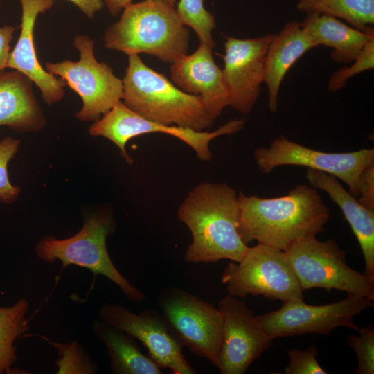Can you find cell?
<instances>
[{
    "label": "cell",
    "instance_id": "cell-1",
    "mask_svg": "<svg viewBox=\"0 0 374 374\" xmlns=\"http://www.w3.org/2000/svg\"><path fill=\"white\" fill-rule=\"evenodd\" d=\"M239 233L248 245L253 241L285 251L292 242L324 231L330 209L318 190L298 184L285 195L262 198L238 193Z\"/></svg>",
    "mask_w": 374,
    "mask_h": 374
},
{
    "label": "cell",
    "instance_id": "cell-2",
    "mask_svg": "<svg viewBox=\"0 0 374 374\" xmlns=\"http://www.w3.org/2000/svg\"><path fill=\"white\" fill-rule=\"evenodd\" d=\"M177 216L192 235L185 253L187 262H238L249 247L239 233L238 193L226 183L197 185L180 204Z\"/></svg>",
    "mask_w": 374,
    "mask_h": 374
},
{
    "label": "cell",
    "instance_id": "cell-3",
    "mask_svg": "<svg viewBox=\"0 0 374 374\" xmlns=\"http://www.w3.org/2000/svg\"><path fill=\"white\" fill-rule=\"evenodd\" d=\"M189 38L175 6L148 0L127 5L103 36L107 49L146 53L170 64L186 54Z\"/></svg>",
    "mask_w": 374,
    "mask_h": 374
},
{
    "label": "cell",
    "instance_id": "cell-4",
    "mask_svg": "<svg viewBox=\"0 0 374 374\" xmlns=\"http://www.w3.org/2000/svg\"><path fill=\"white\" fill-rule=\"evenodd\" d=\"M122 81L123 103L145 118L197 132L206 131L214 122L199 97L177 87L148 66L139 55H128Z\"/></svg>",
    "mask_w": 374,
    "mask_h": 374
},
{
    "label": "cell",
    "instance_id": "cell-5",
    "mask_svg": "<svg viewBox=\"0 0 374 374\" xmlns=\"http://www.w3.org/2000/svg\"><path fill=\"white\" fill-rule=\"evenodd\" d=\"M114 229V220L109 215H90L72 237L62 240L53 236L43 238L36 245V256L46 262L58 260L63 267L76 265L94 275H103L116 284L129 300L141 302L145 294L121 274L107 251V237Z\"/></svg>",
    "mask_w": 374,
    "mask_h": 374
},
{
    "label": "cell",
    "instance_id": "cell-6",
    "mask_svg": "<svg viewBox=\"0 0 374 374\" xmlns=\"http://www.w3.org/2000/svg\"><path fill=\"white\" fill-rule=\"evenodd\" d=\"M284 251L303 290H337L374 301V276L350 267L345 251L335 240L320 241L317 235H308Z\"/></svg>",
    "mask_w": 374,
    "mask_h": 374
},
{
    "label": "cell",
    "instance_id": "cell-7",
    "mask_svg": "<svg viewBox=\"0 0 374 374\" xmlns=\"http://www.w3.org/2000/svg\"><path fill=\"white\" fill-rule=\"evenodd\" d=\"M222 282L228 294L237 298L304 301L303 290L285 251L262 244L249 247L239 262H229Z\"/></svg>",
    "mask_w": 374,
    "mask_h": 374
},
{
    "label": "cell",
    "instance_id": "cell-8",
    "mask_svg": "<svg viewBox=\"0 0 374 374\" xmlns=\"http://www.w3.org/2000/svg\"><path fill=\"white\" fill-rule=\"evenodd\" d=\"M73 44L80 54L78 61L46 62V71L59 76L81 98L82 107L75 117L95 122L123 99V81L109 65L96 59L94 42L89 37L77 35Z\"/></svg>",
    "mask_w": 374,
    "mask_h": 374
},
{
    "label": "cell",
    "instance_id": "cell-9",
    "mask_svg": "<svg viewBox=\"0 0 374 374\" xmlns=\"http://www.w3.org/2000/svg\"><path fill=\"white\" fill-rule=\"evenodd\" d=\"M157 301L179 343L217 368L223 333L218 308L179 287L162 289Z\"/></svg>",
    "mask_w": 374,
    "mask_h": 374
},
{
    "label": "cell",
    "instance_id": "cell-10",
    "mask_svg": "<svg viewBox=\"0 0 374 374\" xmlns=\"http://www.w3.org/2000/svg\"><path fill=\"white\" fill-rule=\"evenodd\" d=\"M373 304V300L353 294L321 305L289 301L278 310L255 316V321L273 339L309 333L327 335L338 327L357 332L359 327L353 322L354 317Z\"/></svg>",
    "mask_w": 374,
    "mask_h": 374
},
{
    "label": "cell",
    "instance_id": "cell-11",
    "mask_svg": "<svg viewBox=\"0 0 374 374\" xmlns=\"http://www.w3.org/2000/svg\"><path fill=\"white\" fill-rule=\"evenodd\" d=\"M259 170L271 172L281 166H305L333 175L343 181L355 197L359 195V178L362 172L374 163V149L363 148L348 152H326L287 139H274L268 147L253 152Z\"/></svg>",
    "mask_w": 374,
    "mask_h": 374
},
{
    "label": "cell",
    "instance_id": "cell-12",
    "mask_svg": "<svg viewBox=\"0 0 374 374\" xmlns=\"http://www.w3.org/2000/svg\"><path fill=\"white\" fill-rule=\"evenodd\" d=\"M242 119L229 121L213 132H197L176 125H168L145 118L130 109L121 100L89 129L93 136L105 137L114 143L121 154L129 163H132L125 146L134 137L148 133H163L172 136L188 145L202 161H208L213 154L210 149L212 140L222 135L239 132L244 127Z\"/></svg>",
    "mask_w": 374,
    "mask_h": 374
},
{
    "label": "cell",
    "instance_id": "cell-13",
    "mask_svg": "<svg viewBox=\"0 0 374 374\" xmlns=\"http://www.w3.org/2000/svg\"><path fill=\"white\" fill-rule=\"evenodd\" d=\"M98 316L105 323L141 341L160 368L170 369L173 374L197 373L184 356V346L163 315L154 310L146 309L135 314L121 303H105L99 308Z\"/></svg>",
    "mask_w": 374,
    "mask_h": 374
},
{
    "label": "cell",
    "instance_id": "cell-14",
    "mask_svg": "<svg viewBox=\"0 0 374 374\" xmlns=\"http://www.w3.org/2000/svg\"><path fill=\"white\" fill-rule=\"evenodd\" d=\"M223 317V333L217 368L221 374H244L272 345L273 339L255 321L247 304L229 294L217 305Z\"/></svg>",
    "mask_w": 374,
    "mask_h": 374
},
{
    "label": "cell",
    "instance_id": "cell-15",
    "mask_svg": "<svg viewBox=\"0 0 374 374\" xmlns=\"http://www.w3.org/2000/svg\"><path fill=\"white\" fill-rule=\"evenodd\" d=\"M274 36L226 37L222 71L230 94L229 106L244 114L251 112L260 94L266 55Z\"/></svg>",
    "mask_w": 374,
    "mask_h": 374
},
{
    "label": "cell",
    "instance_id": "cell-16",
    "mask_svg": "<svg viewBox=\"0 0 374 374\" xmlns=\"http://www.w3.org/2000/svg\"><path fill=\"white\" fill-rule=\"evenodd\" d=\"M212 49L199 43L194 53L185 54L171 64L170 75L180 89L200 98L206 114L214 121L229 106L230 94Z\"/></svg>",
    "mask_w": 374,
    "mask_h": 374
},
{
    "label": "cell",
    "instance_id": "cell-17",
    "mask_svg": "<svg viewBox=\"0 0 374 374\" xmlns=\"http://www.w3.org/2000/svg\"><path fill=\"white\" fill-rule=\"evenodd\" d=\"M21 5V31L13 50L10 51L7 69L16 70L28 77L39 89L48 105L64 96L66 86L61 78L44 69L38 60L34 43V28L39 14L51 8L54 0H19Z\"/></svg>",
    "mask_w": 374,
    "mask_h": 374
},
{
    "label": "cell",
    "instance_id": "cell-18",
    "mask_svg": "<svg viewBox=\"0 0 374 374\" xmlns=\"http://www.w3.org/2000/svg\"><path fill=\"white\" fill-rule=\"evenodd\" d=\"M305 178L310 186L326 193L340 208L359 242L365 263L363 273L374 276V210L362 205L333 175L308 168Z\"/></svg>",
    "mask_w": 374,
    "mask_h": 374
},
{
    "label": "cell",
    "instance_id": "cell-19",
    "mask_svg": "<svg viewBox=\"0 0 374 374\" xmlns=\"http://www.w3.org/2000/svg\"><path fill=\"white\" fill-rule=\"evenodd\" d=\"M33 84L16 70H0V126L19 132H36L46 126Z\"/></svg>",
    "mask_w": 374,
    "mask_h": 374
},
{
    "label": "cell",
    "instance_id": "cell-20",
    "mask_svg": "<svg viewBox=\"0 0 374 374\" xmlns=\"http://www.w3.org/2000/svg\"><path fill=\"white\" fill-rule=\"evenodd\" d=\"M315 47L317 46L296 21H289L278 34H274L266 55L264 78L271 112L277 111L279 89L288 71L303 54Z\"/></svg>",
    "mask_w": 374,
    "mask_h": 374
},
{
    "label": "cell",
    "instance_id": "cell-21",
    "mask_svg": "<svg viewBox=\"0 0 374 374\" xmlns=\"http://www.w3.org/2000/svg\"><path fill=\"white\" fill-rule=\"evenodd\" d=\"M300 24L307 36L317 46L323 45L332 49L331 57L339 63L354 61L367 42L374 37L373 28L362 31L345 24L336 17L323 14L307 13Z\"/></svg>",
    "mask_w": 374,
    "mask_h": 374
},
{
    "label": "cell",
    "instance_id": "cell-22",
    "mask_svg": "<svg viewBox=\"0 0 374 374\" xmlns=\"http://www.w3.org/2000/svg\"><path fill=\"white\" fill-rule=\"evenodd\" d=\"M96 338L103 342L114 374H162L161 368L148 355L143 354L136 339L100 319L91 325Z\"/></svg>",
    "mask_w": 374,
    "mask_h": 374
},
{
    "label": "cell",
    "instance_id": "cell-23",
    "mask_svg": "<svg viewBox=\"0 0 374 374\" xmlns=\"http://www.w3.org/2000/svg\"><path fill=\"white\" fill-rule=\"evenodd\" d=\"M29 305L25 299L10 306H0V374L10 373L17 361L15 342L28 333Z\"/></svg>",
    "mask_w": 374,
    "mask_h": 374
},
{
    "label": "cell",
    "instance_id": "cell-24",
    "mask_svg": "<svg viewBox=\"0 0 374 374\" xmlns=\"http://www.w3.org/2000/svg\"><path fill=\"white\" fill-rule=\"evenodd\" d=\"M296 8L342 19L362 31L374 24V0H298Z\"/></svg>",
    "mask_w": 374,
    "mask_h": 374
},
{
    "label": "cell",
    "instance_id": "cell-25",
    "mask_svg": "<svg viewBox=\"0 0 374 374\" xmlns=\"http://www.w3.org/2000/svg\"><path fill=\"white\" fill-rule=\"evenodd\" d=\"M177 12L186 26L196 33L200 43L214 48L212 31L216 27L213 15L205 8L203 0H179Z\"/></svg>",
    "mask_w": 374,
    "mask_h": 374
},
{
    "label": "cell",
    "instance_id": "cell-26",
    "mask_svg": "<svg viewBox=\"0 0 374 374\" xmlns=\"http://www.w3.org/2000/svg\"><path fill=\"white\" fill-rule=\"evenodd\" d=\"M359 335H350L347 340L357 358L355 374L374 373V327L359 328Z\"/></svg>",
    "mask_w": 374,
    "mask_h": 374
},
{
    "label": "cell",
    "instance_id": "cell-27",
    "mask_svg": "<svg viewBox=\"0 0 374 374\" xmlns=\"http://www.w3.org/2000/svg\"><path fill=\"white\" fill-rule=\"evenodd\" d=\"M349 66H344L336 71L330 78L327 89L336 92L342 89L347 81L353 76L374 68V37L370 39L360 54Z\"/></svg>",
    "mask_w": 374,
    "mask_h": 374
},
{
    "label": "cell",
    "instance_id": "cell-28",
    "mask_svg": "<svg viewBox=\"0 0 374 374\" xmlns=\"http://www.w3.org/2000/svg\"><path fill=\"white\" fill-rule=\"evenodd\" d=\"M20 141L6 137L0 141V200L6 204L14 202L18 197L20 188L11 184L8 166L17 154Z\"/></svg>",
    "mask_w": 374,
    "mask_h": 374
},
{
    "label": "cell",
    "instance_id": "cell-29",
    "mask_svg": "<svg viewBox=\"0 0 374 374\" xmlns=\"http://www.w3.org/2000/svg\"><path fill=\"white\" fill-rule=\"evenodd\" d=\"M317 349L312 346L306 350L290 349L287 351L289 364L285 368V374H326L317 360Z\"/></svg>",
    "mask_w": 374,
    "mask_h": 374
},
{
    "label": "cell",
    "instance_id": "cell-30",
    "mask_svg": "<svg viewBox=\"0 0 374 374\" xmlns=\"http://www.w3.org/2000/svg\"><path fill=\"white\" fill-rule=\"evenodd\" d=\"M358 188L357 201L364 206L374 210V163L362 172Z\"/></svg>",
    "mask_w": 374,
    "mask_h": 374
},
{
    "label": "cell",
    "instance_id": "cell-31",
    "mask_svg": "<svg viewBox=\"0 0 374 374\" xmlns=\"http://www.w3.org/2000/svg\"><path fill=\"white\" fill-rule=\"evenodd\" d=\"M16 29L17 28L10 25L0 27V70L7 69V63L10 53V44Z\"/></svg>",
    "mask_w": 374,
    "mask_h": 374
},
{
    "label": "cell",
    "instance_id": "cell-32",
    "mask_svg": "<svg viewBox=\"0 0 374 374\" xmlns=\"http://www.w3.org/2000/svg\"><path fill=\"white\" fill-rule=\"evenodd\" d=\"M75 5L88 18L93 19L104 6L103 0H69Z\"/></svg>",
    "mask_w": 374,
    "mask_h": 374
},
{
    "label": "cell",
    "instance_id": "cell-33",
    "mask_svg": "<svg viewBox=\"0 0 374 374\" xmlns=\"http://www.w3.org/2000/svg\"><path fill=\"white\" fill-rule=\"evenodd\" d=\"M132 0H104L109 12L112 15H118L127 5L130 4Z\"/></svg>",
    "mask_w": 374,
    "mask_h": 374
},
{
    "label": "cell",
    "instance_id": "cell-34",
    "mask_svg": "<svg viewBox=\"0 0 374 374\" xmlns=\"http://www.w3.org/2000/svg\"><path fill=\"white\" fill-rule=\"evenodd\" d=\"M148 1L161 2V3L171 5L172 6H175V2H176V0H148Z\"/></svg>",
    "mask_w": 374,
    "mask_h": 374
},
{
    "label": "cell",
    "instance_id": "cell-35",
    "mask_svg": "<svg viewBox=\"0 0 374 374\" xmlns=\"http://www.w3.org/2000/svg\"><path fill=\"white\" fill-rule=\"evenodd\" d=\"M1 1H0V8H1Z\"/></svg>",
    "mask_w": 374,
    "mask_h": 374
}]
</instances>
